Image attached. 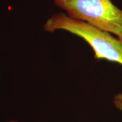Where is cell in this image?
Masks as SVG:
<instances>
[{
	"mask_svg": "<svg viewBox=\"0 0 122 122\" xmlns=\"http://www.w3.org/2000/svg\"><path fill=\"white\" fill-rule=\"evenodd\" d=\"M44 28L50 32L62 30L75 35L89 44L94 51L95 58L106 59L122 65V43L108 32L63 13L53 15L44 24Z\"/></svg>",
	"mask_w": 122,
	"mask_h": 122,
	"instance_id": "1",
	"label": "cell"
},
{
	"mask_svg": "<svg viewBox=\"0 0 122 122\" xmlns=\"http://www.w3.org/2000/svg\"><path fill=\"white\" fill-rule=\"evenodd\" d=\"M67 15L118 36L122 32V10L110 0H54Z\"/></svg>",
	"mask_w": 122,
	"mask_h": 122,
	"instance_id": "2",
	"label": "cell"
},
{
	"mask_svg": "<svg viewBox=\"0 0 122 122\" xmlns=\"http://www.w3.org/2000/svg\"><path fill=\"white\" fill-rule=\"evenodd\" d=\"M113 102L117 109L122 111V93L116 94L114 96Z\"/></svg>",
	"mask_w": 122,
	"mask_h": 122,
	"instance_id": "3",
	"label": "cell"
},
{
	"mask_svg": "<svg viewBox=\"0 0 122 122\" xmlns=\"http://www.w3.org/2000/svg\"><path fill=\"white\" fill-rule=\"evenodd\" d=\"M118 37H119V40L122 43V32L118 35Z\"/></svg>",
	"mask_w": 122,
	"mask_h": 122,
	"instance_id": "4",
	"label": "cell"
},
{
	"mask_svg": "<svg viewBox=\"0 0 122 122\" xmlns=\"http://www.w3.org/2000/svg\"><path fill=\"white\" fill-rule=\"evenodd\" d=\"M7 122H18L17 121H16V120H9Z\"/></svg>",
	"mask_w": 122,
	"mask_h": 122,
	"instance_id": "5",
	"label": "cell"
}]
</instances>
